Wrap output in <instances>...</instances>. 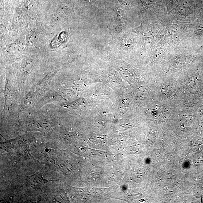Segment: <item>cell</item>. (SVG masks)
<instances>
[{
	"label": "cell",
	"instance_id": "obj_2",
	"mask_svg": "<svg viewBox=\"0 0 203 203\" xmlns=\"http://www.w3.org/2000/svg\"><path fill=\"white\" fill-rule=\"evenodd\" d=\"M36 40V37L35 35L33 34H30L27 37L26 43V45L28 46H31L35 43Z\"/></svg>",
	"mask_w": 203,
	"mask_h": 203
},
{
	"label": "cell",
	"instance_id": "obj_1",
	"mask_svg": "<svg viewBox=\"0 0 203 203\" xmlns=\"http://www.w3.org/2000/svg\"><path fill=\"white\" fill-rule=\"evenodd\" d=\"M9 141L5 144V149L10 153L17 156H26V153H29V144L26 143Z\"/></svg>",
	"mask_w": 203,
	"mask_h": 203
}]
</instances>
